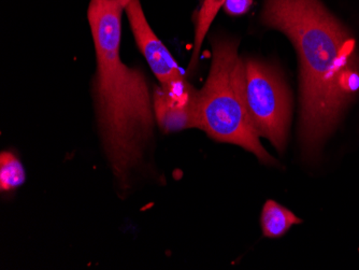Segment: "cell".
Segmentation results:
<instances>
[{
	"label": "cell",
	"instance_id": "obj_1",
	"mask_svg": "<svg viewBox=\"0 0 359 270\" xmlns=\"http://www.w3.org/2000/svg\"><path fill=\"white\" fill-rule=\"evenodd\" d=\"M262 22L295 46L300 66V144L304 156H318L358 93L356 42L320 0H266Z\"/></svg>",
	"mask_w": 359,
	"mask_h": 270
},
{
	"label": "cell",
	"instance_id": "obj_2",
	"mask_svg": "<svg viewBox=\"0 0 359 270\" xmlns=\"http://www.w3.org/2000/svg\"><path fill=\"white\" fill-rule=\"evenodd\" d=\"M123 10L121 0H90L88 20L96 53L97 128L113 176L121 189H128L144 170L156 120L147 76L121 58Z\"/></svg>",
	"mask_w": 359,
	"mask_h": 270
},
{
	"label": "cell",
	"instance_id": "obj_3",
	"mask_svg": "<svg viewBox=\"0 0 359 270\" xmlns=\"http://www.w3.org/2000/svg\"><path fill=\"white\" fill-rule=\"evenodd\" d=\"M238 48L237 40L231 38L217 37L212 41L209 76L199 90L201 130L213 140L253 153L263 164H276L260 142L250 116L244 60Z\"/></svg>",
	"mask_w": 359,
	"mask_h": 270
},
{
	"label": "cell",
	"instance_id": "obj_4",
	"mask_svg": "<svg viewBox=\"0 0 359 270\" xmlns=\"http://www.w3.org/2000/svg\"><path fill=\"white\" fill-rule=\"evenodd\" d=\"M244 76L248 107L256 132L283 152L292 121L290 88L279 70L254 58L244 60Z\"/></svg>",
	"mask_w": 359,
	"mask_h": 270
},
{
	"label": "cell",
	"instance_id": "obj_5",
	"mask_svg": "<svg viewBox=\"0 0 359 270\" xmlns=\"http://www.w3.org/2000/svg\"><path fill=\"white\" fill-rule=\"evenodd\" d=\"M155 120L163 132L201 130L199 90L185 76L159 84L153 92Z\"/></svg>",
	"mask_w": 359,
	"mask_h": 270
},
{
	"label": "cell",
	"instance_id": "obj_6",
	"mask_svg": "<svg viewBox=\"0 0 359 270\" xmlns=\"http://www.w3.org/2000/svg\"><path fill=\"white\" fill-rule=\"evenodd\" d=\"M137 46L156 76L159 84L183 78L182 69L177 65L166 46L157 37L145 18L140 0H128L124 7Z\"/></svg>",
	"mask_w": 359,
	"mask_h": 270
},
{
	"label": "cell",
	"instance_id": "obj_7",
	"mask_svg": "<svg viewBox=\"0 0 359 270\" xmlns=\"http://www.w3.org/2000/svg\"><path fill=\"white\" fill-rule=\"evenodd\" d=\"M302 223V220L288 210L284 205L274 201H266L260 217V224L265 237L280 238L285 235L294 225Z\"/></svg>",
	"mask_w": 359,
	"mask_h": 270
},
{
	"label": "cell",
	"instance_id": "obj_8",
	"mask_svg": "<svg viewBox=\"0 0 359 270\" xmlns=\"http://www.w3.org/2000/svg\"><path fill=\"white\" fill-rule=\"evenodd\" d=\"M225 1L226 0H203L201 9L195 19L193 54H191V62H189L191 72H193L198 64L201 46L205 41V38L207 37L212 23L215 21L217 14L219 13Z\"/></svg>",
	"mask_w": 359,
	"mask_h": 270
},
{
	"label": "cell",
	"instance_id": "obj_9",
	"mask_svg": "<svg viewBox=\"0 0 359 270\" xmlns=\"http://www.w3.org/2000/svg\"><path fill=\"white\" fill-rule=\"evenodd\" d=\"M25 169L14 153L4 151L0 154V189L11 192L25 182Z\"/></svg>",
	"mask_w": 359,
	"mask_h": 270
},
{
	"label": "cell",
	"instance_id": "obj_10",
	"mask_svg": "<svg viewBox=\"0 0 359 270\" xmlns=\"http://www.w3.org/2000/svg\"><path fill=\"white\" fill-rule=\"evenodd\" d=\"M252 5L253 0H226L223 7L226 13L238 17L247 13L251 9Z\"/></svg>",
	"mask_w": 359,
	"mask_h": 270
}]
</instances>
